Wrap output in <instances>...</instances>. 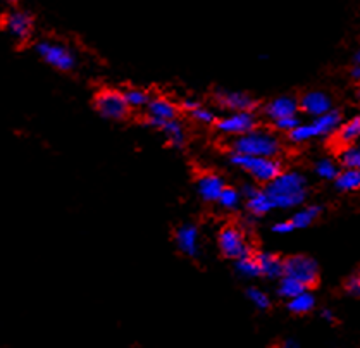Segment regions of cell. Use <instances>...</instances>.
I'll return each instance as SVG.
<instances>
[{
	"label": "cell",
	"mask_w": 360,
	"mask_h": 348,
	"mask_svg": "<svg viewBox=\"0 0 360 348\" xmlns=\"http://www.w3.org/2000/svg\"><path fill=\"white\" fill-rule=\"evenodd\" d=\"M226 183L223 176L216 173H205L198 178L197 181V190L198 195L202 197V200L205 202H217L219 200V195L224 190Z\"/></svg>",
	"instance_id": "cell-16"
},
{
	"label": "cell",
	"mask_w": 360,
	"mask_h": 348,
	"mask_svg": "<svg viewBox=\"0 0 360 348\" xmlns=\"http://www.w3.org/2000/svg\"><path fill=\"white\" fill-rule=\"evenodd\" d=\"M2 26L14 40L26 41L32 38L33 33V18L32 14L25 13V11H11L2 19Z\"/></svg>",
	"instance_id": "cell-10"
},
{
	"label": "cell",
	"mask_w": 360,
	"mask_h": 348,
	"mask_svg": "<svg viewBox=\"0 0 360 348\" xmlns=\"http://www.w3.org/2000/svg\"><path fill=\"white\" fill-rule=\"evenodd\" d=\"M160 131L166 135L167 141H169L172 147L179 148V147H183V145H185L186 133H185V128H183V124L178 120L167 121L166 124L160 128Z\"/></svg>",
	"instance_id": "cell-25"
},
{
	"label": "cell",
	"mask_w": 360,
	"mask_h": 348,
	"mask_svg": "<svg viewBox=\"0 0 360 348\" xmlns=\"http://www.w3.org/2000/svg\"><path fill=\"white\" fill-rule=\"evenodd\" d=\"M260 267V276L267 279H279L285 274V259L271 252H255Z\"/></svg>",
	"instance_id": "cell-17"
},
{
	"label": "cell",
	"mask_w": 360,
	"mask_h": 348,
	"mask_svg": "<svg viewBox=\"0 0 360 348\" xmlns=\"http://www.w3.org/2000/svg\"><path fill=\"white\" fill-rule=\"evenodd\" d=\"M174 242L178 250L183 255L190 259H197L200 255V231H198L197 224L185 223L181 224L174 233Z\"/></svg>",
	"instance_id": "cell-13"
},
{
	"label": "cell",
	"mask_w": 360,
	"mask_h": 348,
	"mask_svg": "<svg viewBox=\"0 0 360 348\" xmlns=\"http://www.w3.org/2000/svg\"><path fill=\"white\" fill-rule=\"evenodd\" d=\"M283 145L278 135L269 129L254 128L241 136H235L231 141L233 154H243L252 157H278Z\"/></svg>",
	"instance_id": "cell-2"
},
{
	"label": "cell",
	"mask_w": 360,
	"mask_h": 348,
	"mask_svg": "<svg viewBox=\"0 0 360 348\" xmlns=\"http://www.w3.org/2000/svg\"><path fill=\"white\" fill-rule=\"evenodd\" d=\"M145 109H147V124L157 129H160L167 121L176 120L178 116V105L166 97L150 98Z\"/></svg>",
	"instance_id": "cell-11"
},
{
	"label": "cell",
	"mask_w": 360,
	"mask_h": 348,
	"mask_svg": "<svg viewBox=\"0 0 360 348\" xmlns=\"http://www.w3.org/2000/svg\"><path fill=\"white\" fill-rule=\"evenodd\" d=\"M240 202H241L240 190L233 188V186H224V190L219 195L217 204H221V207L226 210H236L240 207Z\"/></svg>",
	"instance_id": "cell-29"
},
{
	"label": "cell",
	"mask_w": 360,
	"mask_h": 348,
	"mask_svg": "<svg viewBox=\"0 0 360 348\" xmlns=\"http://www.w3.org/2000/svg\"><path fill=\"white\" fill-rule=\"evenodd\" d=\"M217 243H219L221 254L226 259H231V261H236V259L252 254V247L247 242V238H245L243 229L235 226V224H228V226L221 229Z\"/></svg>",
	"instance_id": "cell-7"
},
{
	"label": "cell",
	"mask_w": 360,
	"mask_h": 348,
	"mask_svg": "<svg viewBox=\"0 0 360 348\" xmlns=\"http://www.w3.org/2000/svg\"><path fill=\"white\" fill-rule=\"evenodd\" d=\"M247 298L255 305V307L260 309V311H267V309H271L269 295H267L266 292H262V290L255 288V286L247 288Z\"/></svg>",
	"instance_id": "cell-31"
},
{
	"label": "cell",
	"mask_w": 360,
	"mask_h": 348,
	"mask_svg": "<svg viewBox=\"0 0 360 348\" xmlns=\"http://www.w3.org/2000/svg\"><path fill=\"white\" fill-rule=\"evenodd\" d=\"M343 122V116L340 110L331 109L323 116L312 117V121L300 122L297 128L288 133V138L292 143H305L314 138H324V136H333L340 124Z\"/></svg>",
	"instance_id": "cell-3"
},
{
	"label": "cell",
	"mask_w": 360,
	"mask_h": 348,
	"mask_svg": "<svg viewBox=\"0 0 360 348\" xmlns=\"http://www.w3.org/2000/svg\"><path fill=\"white\" fill-rule=\"evenodd\" d=\"M7 2H11V4H18V0H7Z\"/></svg>",
	"instance_id": "cell-40"
},
{
	"label": "cell",
	"mask_w": 360,
	"mask_h": 348,
	"mask_svg": "<svg viewBox=\"0 0 360 348\" xmlns=\"http://www.w3.org/2000/svg\"><path fill=\"white\" fill-rule=\"evenodd\" d=\"M350 78L354 79L355 83H359V85H360V66H354V64H352V70H350Z\"/></svg>",
	"instance_id": "cell-37"
},
{
	"label": "cell",
	"mask_w": 360,
	"mask_h": 348,
	"mask_svg": "<svg viewBox=\"0 0 360 348\" xmlns=\"http://www.w3.org/2000/svg\"><path fill=\"white\" fill-rule=\"evenodd\" d=\"M316 297H314L312 292L305 290V292L298 293L297 297L290 298L288 300V311L292 314H297V316H307L316 309Z\"/></svg>",
	"instance_id": "cell-21"
},
{
	"label": "cell",
	"mask_w": 360,
	"mask_h": 348,
	"mask_svg": "<svg viewBox=\"0 0 360 348\" xmlns=\"http://www.w3.org/2000/svg\"><path fill=\"white\" fill-rule=\"evenodd\" d=\"M216 104L224 109L226 112H240V110H255L257 109V101L252 95L245 94V91L236 90H217Z\"/></svg>",
	"instance_id": "cell-12"
},
{
	"label": "cell",
	"mask_w": 360,
	"mask_h": 348,
	"mask_svg": "<svg viewBox=\"0 0 360 348\" xmlns=\"http://www.w3.org/2000/svg\"><path fill=\"white\" fill-rule=\"evenodd\" d=\"M126 98V104H128L129 109H145L148 102H150V95L147 94L141 88H128L126 91H122Z\"/></svg>",
	"instance_id": "cell-28"
},
{
	"label": "cell",
	"mask_w": 360,
	"mask_h": 348,
	"mask_svg": "<svg viewBox=\"0 0 360 348\" xmlns=\"http://www.w3.org/2000/svg\"><path fill=\"white\" fill-rule=\"evenodd\" d=\"M359 97H360V90H359Z\"/></svg>",
	"instance_id": "cell-41"
},
{
	"label": "cell",
	"mask_w": 360,
	"mask_h": 348,
	"mask_svg": "<svg viewBox=\"0 0 360 348\" xmlns=\"http://www.w3.org/2000/svg\"><path fill=\"white\" fill-rule=\"evenodd\" d=\"M321 317L329 321V323H333V321H335V312L329 311V309H323V311H321Z\"/></svg>",
	"instance_id": "cell-38"
},
{
	"label": "cell",
	"mask_w": 360,
	"mask_h": 348,
	"mask_svg": "<svg viewBox=\"0 0 360 348\" xmlns=\"http://www.w3.org/2000/svg\"><path fill=\"white\" fill-rule=\"evenodd\" d=\"M188 114L191 116V120L197 121L198 124H216L217 121V116L214 114V110L209 109V107L202 105L200 102H198V104L195 105Z\"/></svg>",
	"instance_id": "cell-30"
},
{
	"label": "cell",
	"mask_w": 360,
	"mask_h": 348,
	"mask_svg": "<svg viewBox=\"0 0 360 348\" xmlns=\"http://www.w3.org/2000/svg\"><path fill=\"white\" fill-rule=\"evenodd\" d=\"M300 107H298V101L292 95H281V97H274L262 107L264 116L271 122L281 120V117L297 116Z\"/></svg>",
	"instance_id": "cell-14"
},
{
	"label": "cell",
	"mask_w": 360,
	"mask_h": 348,
	"mask_svg": "<svg viewBox=\"0 0 360 348\" xmlns=\"http://www.w3.org/2000/svg\"><path fill=\"white\" fill-rule=\"evenodd\" d=\"M95 109L101 114L102 117L110 121H121L128 116L129 107L126 104V98L120 90H110V88H105V90H101L97 95H95Z\"/></svg>",
	"instance_id": "cell-6"
},
{
	"label": "cell",
	"mask_w": 360,
	"mask_h": 348,
	"mask_svg": "<svg viewBox=\"0 0 360 348\" xmlns=\"http://www.w3.org/2000/svg\"><path fill=\"white\" fill-rule=\"evenodd\" d=\"M298 107L310 117H317L333 109V101L326 91L312 90L302 95L300 101H298Z\"/></svg>",
	"instance_id": "cell-15"
},
{
	"label": "cell",
	"mask_w": 360,
	"mask_h": 348,
	"mask_svg": "<svg viewBox=\"0 0 360 348\" xmlns=\"http://www.w3.org/2000/svg\"><path fill=\"white\" fill-rule=\"evenodd\" d=\"M321 212H323L321 205H305V207L298 209L290 221H292L295 229H305L319 219Z\"/></svg>",
	"instance_id": "cell-20"
},
{
	"label": "cell",
	"mask_w": 360,
	"mask_h": 348,
	"mask_svg": "<svg viewBox=\"0 0 360 348\" xmlns=\"http://www.w3.org/2000/svg\"><path fill=\"white\" fill-rule=\"evenodd\" d=\"M340 171H342V164L338 162V159H333V157H323V159L314 164V173L324 181H335Z\"/></svg>",
	"instance_id": "cell-23"
},
{
	"label": "cell",
	"mask_w": 360,
	"mask_h": 348,
	"mask_svg": "<svg viewBox=\"0 0 360 348\" xmlns=\"http://www.w3.org/2000/svg\"><path fill=\"white\" fill-rule=\"evenodd\" d=\"M338 162L342 164V167L360 169V141L340 148V150H338Z\"/></svg>",
	"instance_id": "cell-27"
},
{
	"label": "cell",
	"mask_w": 360,
	"mask_h": 348,
	"mask_svg": "<svg viewBox=\"0 0 360 348\" xmlns=\"http://www.w3.org/2000/svg\"><path fill=\"white\" fill-rule=\"evenodd\" d=\"M273 231L276 233V235H290V233L292 231H295V228H293V224H292V221H279V223H276V224H273Z\"/></svg>",
	"instance_id": "cell-34"
},
{
	"label": "cell",
	"mask_w": 360,
	"mask_h": 348,
	"mask_svg": "<svg viewBox=\"0 0 360 348\" xmlns=\"http://www.w3.org/2000/svg\"><path fill=\"white\" fill-rule=\"evenodd\" d=\"M335 186L340 192H357L360 190V169H352V167H342L338 176L335 178Z\"/></svg>",
	"instance_id": "cell-19"
},
{
	"label": "cell",
	"mask_w": 360,
	"mask_h": 348,
	"mask_svg": "<svg viewBox=\"0 0 360 348\" xmlns=\"http://www.w3.org/2000/svg\"><path fill=\"white\" fill-rule=\"evenodd\" d=\"M273 209V202H271V198L267 197V193L264 192L262 188H259L257 193L252 195L250 198H247V210L254 217L266 216V214H269Z\"/></svg>",
	"instance_id": "cell-22"
},
{
	"label": "cell",
	"mask_w": 360,
	"mask_h": 348,
	"mask_svg": "<svg viewBox=\"0 0 360 348\" xmlns=\"http://www.w3.org/2000/svg\"><path fill=\"white\" fill-rule=\"evenodd\" d=\"M235 269L241 278H248V279L260 278V267H259L257 259H255L254 252L248 255H245V257L236 259Z\"/></svg>",
	"instance_id": "cell-24"
},
{
	"label": "cell",
	"mask_w": 360,
	"mask_h": 348,
	"mask_svg": "<svg viewBox=\"0 0 360 348\" xmlns=\"http://www.w3.org/2000/svg\"><path fill=\"white\" fill-rule=\"evenodd\" d=\"M352 64H354V66H360V49H359V51L354 52V57H352Z\"/></svg>",
	"instance_id": "cell-39"
},
{
	"label": "cell",
	"mask_w": 360,
	"mask_h": 348,
	"mask_svg": "<svg viewBox=\"0 0 360 348\" xmlns=\"http://www.w3.org/2000/svg\"><path fill=\"white\" fill-rule=\"evenodd\" d=\"M229 162L238 169L245 171L250 174L257 183L267 185L273 181L276 176L283 173V164L278 157H252L243 154H233L229 155Z\"/></svg>",
	"instance_id": "cell-4"
},
{
	"label": "cell",
	"mask_w": 360,
	"mask_h": 348,
	"mask_svg": "<svg viewBox=\"0 0 360 348\" xmlns=\"http://www.w3.org/2000/svg\"><path fill=\"white\" fill-rule=\"evenodd\" d=\"M37 53L57 71H71L76 66V56L71 49L57 41H40L37 45Z\"/></svg>",
	"instance_id": "cell-8"
},
{
	"label": "cell",
	"mask_w": 360,
	"mask_h": 348,
	"mask_svg": "<svg viewBox=\"0 0 360 348\" xmlns=\"http://www.w3.org/2000/svg\"><path fill=\"white\" fill-rule=\"evenodd\" d=\"M343 290L347 295H350L354 298H360V269L355 271V273H352L350 276L345 279Z\"/></svg>",
	"instance_id": "cell-32"
},
{
	"label": "cell",
	"mask_w": 360,
	"mask_h": 348,
	"mask_svg": "<svg viewBox=\"0 0 360 348\" xmlns=\"http://www.w3.org/2000/svg\"><path fill=\"white\" fill-rule=\"evenodd\" d=\"M333 138H335V143L338 145V148L360 141V114H355L350 120L343 121L340 128L336 129L335 135H333Z\"/></svg>",
	"instance_id": "cell-18"
},
{
	"label": "cell",
	"mask_w": 360,
	"mask_h": 348,
	"mask_svg": "<svg viewBox=\"0 0 360 348\" xmlns=\"http://www.w3.org/2000/svg\"><path fill=\"white\" fill-rule=\"evenodd\" d=\"M305 290H309L307 286L302 285L298 279H295L292 276H286V274H283V276L278 279V295L286 298V300L297 297L298 293L305 292Z\"/></svg>",
	"instance_id": "cell-26"
},
{
	"label": "cell",
	"mask_w": 360,
	"mask_h": 348,
	"mask_svg": "<svg viewBox=\"0 0 360 348\" xmlns=\"http://www.w3.org/2000/svg\"><path fill=\"white\" fill-rule=\"evenodd\" d=\"M285 274L305 285L310 290L319 283V264L309 255L297 254L285 259Z\"/></svg>",
	"instance_id": "cell-5"
},
{
	"label": "cell",
	"mask_w": 360,
	"mask_h": 348,
	"mask_svg": "<svg viewBox=\"0 0 360 348\" xmlns=\"http://www.w3.org/2000/svg\"><path fill=\"white\" fill-rule=\"evenodd\" d=\"M274 209H295L307 200V178L298 171H283L264 188Z\"/></svg>",
	"instance_id": "cell-1"
},
{
	"label": "cell",
	"mask_w": 360,
	"mask_h": 348,
	"mask_svg": "<svg viewBox=\"0 0 360 348\" xmlns=\"http://www.w3.org/2000/svg\"><path fill=\"white\" fill-rule=\"evenodd\" d=\"M257 192H259V188L254 185V183H245V185H241V188H240L241 198H245V200H247V198H250L252 195H255Z\"/></svg>",
	"instance_id": "cell-35"
},
{
	"label": "cell",
	"mask_w": 360,
	"mask_h": 348,
	"mask_svg": "<svg viewBox=\"0 0 360 348\" xmlns=\"http://www.w3.org/2000/svg\"><path fill=\"white\" fill-rule=\"evenodd\" d=\"M300 122H302V121L298 120V114H297V116L281 117V120L274 121V122H273V126H274V129H278V131L286 133V135H288V133L292 131V129L297 128V126L300 124Z\"/></svg>",
	"instance_id": "cell-33"
},
{
	"label": "cell",
	"mask_w": 360,
	"mask_h": 348,
	"mask_svg": "<svg viewBox=\"0 0 360 348\" xmlns=\"http://www.w3.org/2000/svg\"><path fill=\"white\" fill-rule=\"evenodd\" d=\"M217 131L226 136H241L245 133L257 128V116L255 110H240V112H228L221 120L216 121Z\"/></svg>",
	"instance_id": "cell-9"
},
{
	"label": "cell",
	"mask_w": 360,
	"mask_h": 348,
	"mask_svg": "<svg viewBox=\"0 0 360 348\" xmlns=\"http://www.w3.org/2000/svg\"><path fill=\"white\" fill-rule=\"evenodd\" d=\"M274 348H300L297 342L293 340H285V342H279L278 345H274Z\"/></svg>",
	"instance_id": "cell-36"
}]
</instances>
